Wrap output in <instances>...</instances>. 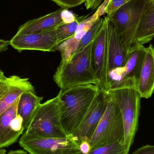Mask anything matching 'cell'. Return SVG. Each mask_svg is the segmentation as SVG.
<instances>
[{
	"mask_svg": "<svg viewBox=\"0 0 154 154\" xmlns=\"http://www.w3.org/2000/svg\"><path fill=\"white\" fill-rule=\"evenodd\" d=\"M115 100L121 111L124 123V142L129 153L138 127L141 97L138 82L128 79L107 91Z\"/></svg>",
	"mask_w": 154,
	"mask_h": 154,
	"instance_id": "cell-2",
	"label": "cell"
},
{
	"mask_svg": "<svg viewBox=\"0 0 154 154\" xmlns=\"http://www.w3.org/2000/svg\"><path fill=\"white\" fill-rule=\"evenodd\" d=\"M19 99L0 115V149L15 143L25 129L22 119L17 114Z\"/></svg>",
	"mask_w": 154,
	"mask_h": 154,
	"instance_id": "cell-12",
	"label": "cell"
},
{
	"mask_svg": "<svg viewBox=\"0 0 154 154\" xmlns=\"http://www.w3.org/2000/svg\"><path fill=\"white\" fill-rule=\"evenodd\" d=\"M62 10L60 8L55 11L26 22L19 27L15 34L36 33L57 28L63 23L61 18Z\"/></svg>",
	"mask_w": 154,
	"mask_h": 154,
	"instance_id": "cell-16",
	"label": "cell"
},
{
	"mask_svg": "<svg viewBox=\"0 0 154 154\" xmlns=\"http://www.w3.org/2000/svg\"><path fill=\"white\" fill-rule=\"evenodd\" d=\"M58 5L62 9H69L84 3L86 0H50Z\"/></svg>",
	"mask_w": 154,
	"mask_h": 154,
	"instance_id": "cell-23",
	"label": "cell"
},
{
	"mask_svg": "<svg viewBox=\"0 0 154 154\" xmlns=\"http://www.w3.org/2000/svg\"><path fill=\"white\" fill-rule=\"evenodd\" d=\"M106 92L107 106L90 142V151L117 141L124 142V123L121 111L114 98Z\"/></svg>",
	"mask_w": 154,
	"mask_h": 154,
	"instance_id": "cell-5",
	"label": "cell"
},
{
	"mask_svg": "<svg viewBox=\"0 0 154 154\" xmlns=\"http://www.w3.org/2000/svg\"><path fill=\"white\" fill-rule=\"evenodd\" d=\"M131 154H154V146L150 145L143 146Z\"/></svg>",
	"mask_w": 154,
	"mask_h": 154,
	"instance_id": "cell-26",
	"label": "cell"
},
{
	"mask_svg": "<svg viewBox=\"0 0 154 154\" xmlns=\"http://www.w3.org/2000/svg\"><path fill=\"white\" fill-rule=\"evenodd\" d=\"M107 104L106 91L99 89L82 121L71 135L79 145L84 141L90 143Z\"/></svg>",
	"mask_w": 154,
	"mask_h": 154,
	"instance_id": "cell-8",
	"label": "cell"
},
{
	"mask_svg": "<svg viewBox=\"0 0 154 154\" xmlns=\"http://www.w3.org/2000/svg\"><path fill=\"white\" fill-rule=\"evenodd\" d=\"M154 89V49L152 44L146 48L145 56L138 82L141 98L149 99Z\"/></svg>",
	"mask_w": 154,
	"mask_h": 154,
	"instance_id": "cell-15",
	"label": "cell"
},
{
	"mask_svg": "<svg viewBox=\"0 0 154 154\" xmlns=\"http://www.w3.org/2000/svg\"><path fill=\"white\" fill-rule=\"evenodd\" d=\"M6 150L4 148L0 149V154H6Z\"/></svg>",
	"mask_w": 154,
	"mask_h": 154,
	"instance_id": "cell-33",
	"label": "cell"
},
{
	"mask_svg": "<svg viewBox=\"0 0 154 154\" xmlns=\"http://www.w3.org/2000/svg\"><path fill=\"white\" fill-rule=\"evenodd\" d=\"M80 148L82 152L84 154L88 153L90 151V146L89 142L84 141L79 144Z\"/></svg>",
	"mask_w": 154,
	"mask_h": 154,
	"instance_id": "cell-27",
	"label": "cell"
},
{
	"mask_svg": "<svg viewBox=\"0 0 154 154\" xmlns=\"http://www.w3.org/2000/svg\"><path fill=\"white\" fill-rule=\"evenodd\" d=\"M78 16L67 9H63L61 12V18L63 23H70L77 20Z\"/></svg>",
	"mask_w": 154,
	"mask_h": 154,
	"instance_id": "cell-25",
	"label": "cell"
},
{
	"mask_svg": "<svg viewBox=\"0 0 154 154\" xmlns=\"http://www.w3.org/2000/svg\"><path fill=\"white\" fill-rule=\"evenodd\" d=\"M99 18L100 16L97 10L93 15L88 18H86L80 22L78 25L76 33L73 36L74 38L80 41L85 35L86 32L90 29L95 22Z\"/></svg>",
	"mask_w": 154,
	"mask_h": 154,
	"instance_id": "cell-22",
	"label": "cell"
},
{
	"mask_svg": "<svg viewBox=\"0 0 154 154\" xmlns=\"http://www.w3.org/2000/svg\"><path fill=\"white\" fill-rule=\"evenodd\" d=\"M127 2V0H110L106 6L105 13L107 15L113 13Z\"/></svg>",
	"mask_w": 154,
	"mask_h": 154,
	"instance_id": "cell-24",
	"label": "cell"
},
{
	"mask_svg": "<svg viewBox=\"0 0 154 154\" xmlns=\"http://www.w3.org/2000/svg\"><path fill=\"white\" fill-rule=\"evenodd\" d=\"M99 89L98 85L88 84L61 89L58 95L61 121L68 136L77 129Z\"/></svg>",
	"mask_w": 154,
	"mask_h": 154,
	"instance_id": "cell-1",
	"label": "cell"
},
{
	"mask_svg": "<svg viewBox=\"0 0 154 154\" xmlns=\"http://www.w3.org/2000/svg\"><path fill=\"white\" fill-rule=\"evenodd\" d=\"M9 45H10V41L0 39V53L7 50Z\"/></svg>",
	"mask_w": 154,
	"mask_h": 154,
	"instance_id": "cell-28",
	"label": "cell"
},
{
	"mask_svg": "<svg viewBox=\"0 0 154 154\" xmlns=\"http://www.w3.org/2000/svg\"><path fill=\"white\" fill-rule=\"evenodd\" d=\"M96 38L67 61H61L53 75L54 81L61 89L88 84L99 86L92 60Z\"/></svg>",
	"mask_w": 154,
	"mask_h": 154,
	"instance_id": "cell-3",
	"label": "cell"
},
{
	"mask_svg": "<svg viewBox=\"0 0 154 154\" xmlns=\"http://www.w3.org/2000/svg\"><path fill=\"white\" fill-rule=\"evenodd\" d=\"M154 36V0H149L137 28L133 44L144 45L152 41Z\"/></svg>",
	"mask_w": 154,
	"mask_h": 154,
	"instance_id": "cell-17",
	"label": "cell"
},
{
	"mask_svg": "<svg viewBox=\"0 0 154 154\" xmlns=\"http://www.w3.org/2000/svg\"><path fill=\"white\" fill-rule=\"evenodd\" d=\"M103 1V0H95L91 9H93V10L96 9L101 5V2Z\"/></svg>",
	"mask_w": 154,
	"mask_h": 154,
	"instance_id": "cell-31",
	"label": "cell"
},
{
	"mask_svg": "<svg viewBox=\"0 0 154 154\" xmlns=\"http://www.w3.org/2000/svg\"><path fill=\"white\" fill-rule=\"evenodd\" d=\"M127 1H129V0H127Z\"/></svg>",
	"mask_w": 154,
	"mask_h": 154,
	"instance_id": "cell-34",
	"label": "cell"
},
{
	"mask_svg": "<svg viewBox=\"0 0 154 154\" xmlns=\"http://www.w3.org/2000/svg\"><path fill=\"white\" fill-rule=\"evenodd\" d=\"M5 76V75L4 73L3 72L2 70L0 69V79L3 78Z\"/></svg>",
	"mask_w": 154,
	"mask_h": 154,
	"instance_id": "cell-32",
	"label": "cell"
},
{
	"mask_svg": "<svg viewBox=\"0 0 154 154\" xmlns=\"http://www.w3.org/2000/svg\"><path fill=\"white\" fill-rule=\"evenodd\" d=\"M149 0H129L107 17L113 23L127 50L133 40L142 14Z\"/></svg>",
	"mask_w": 154,
	"mask_h": 154,
	"instance_id": "cell-6",
	"label": "cell"
},
{
	"mask_svg": "<svg viewBox=\"0 0 154 154\" xmlns=\"http://www.w3.org/2000/svg\"><path fill=\"white\" fill-rule=\"evenodd\" d=\"M28 91H35L28 78L17 75L0 79V115L11 107L20 95Z\"/></svg>",
	"mask_w": 154,
	"mask_h": 154,
	"instance_id": "cell-14",
	"label": "cell"
},
{
	"mask_svg": "<svg viewBox=\"0 0 154 154\" xmlns=\"http://www.w3.org/2000/svg\"><path fill=\"white\" fill-rule=\"evenodd\" d=\"M88 16L79 17L77 20L70 23H62L56 28V35L59 44L73 37L79 23Z\"/></svg>",
	"mask_w": 154,
	"mask_h": 154,
	"instance_id": "cell-19",
	"label": "cell"
},
{
	"mask_svg": "<svg viewBox=\"0 0 154 154\" xmlns=\"http://www.w3.org/2000/svg\"><path fill=\"white\" fill-rule=\"evenodd\" d=\"M56 28L36 33L15 34L10 41V45L19 52L24 50L54 52L59 45Z\"/></svg>",
	"mask_w": 154,
	"mask_h": 154,
	"instance_id": "cell-9",
	"label": "cell"
},
{
	"mask_svg": "<svg viewBox=\"0 0 154 154\" xmlns=\"http://www.w3.org/2000/svg\"><path fill=\"white\" fill-rule=\"evenodd\" d=\"M146 50V48L143 45L138 43L132 45L128 51L127 60L124 68L118 72L109 73V89L128 79H134L138 82L145 56Z\"/></svg>",
	"mask_w": 154,
	"mask_h": 154,
	"instance_id": "cell-13",
	"label": "cell"
},
{
	"mask_svg": "<svg viewBox=\"0 0 154 154\" xmlns=\"http://www.w3.org/2000/svg\"><path fill=\"white\" fill-rule=\"evenodd\" d=\"M24 135L32 137H67L61 121L58 96L41 104L33 116Z\"/></svg>",
	"mask_w": 154,
	"mask_h": 154,
	"instance_id": "cell-4",
	"label": "cell"
},
{
	"mask_svg": "<svg viewBox=\"0 0 154 154\" xmlns=\"http://www.w3.org/2000/svg\"><path fill=\"white\" fill-rule=\"evenodd\" d=\"M124 142L117 141L110 144L99 147L86 154H128Z\"/></svg>",
	"mask_w": 154,
	"mask_h": 154,
	"instance_id": "cell-21",
	"label": "cell"
},
{
	"mask_svg": "<svg viewBox=\"0 0 154 154\" xmlns=\"http://www.w3.org/2000/svg\"><path fill=\"white\" fill-rule=\"evenodd\" d=\"M43 97L36 95L35 91H28L23 93L19 99L17 114L22 119L26 129L33 116L41 104Z\"/></svg>",
	"mask_w": 154,
	"mask_h": 154,
	"instance_id": "cell-18",
	"label": "cell"
},
{
	"mask_svg": "<svg viewBox=\"0 0 154 154\" xmlns=\"http://www.w3.org/2000/svg\"><path fill=\"white\" fill-rule=\"evenodd\" d=\"M95 1V0H86L85 5L87 10L92 8Z\"/></svg>",
	"mask_w": 154,
	"mask_h": 154,
	"instance_id": "cell-29",
	"label": "cell"
},
{
	"mask_svg": "<svg viewBox=\"0 0 154 154\" xmlns=\"http://www.w3.org/2000/svg\"><path fill=\"white\" fill-rule=\"evenodd\" d=\"M106 24L108 54V75L124 68L128 57V51L113 23L107 16Z\"/></svg>",
	"mask_w": 154,
	"mask_h": 154,
	"instance_id": "cell-11",
	"label": "cell"
},
{
	"mask_svg": "<svg viewBox=\"0 0 154 154\" xmlns=\"http://www.w3.org/2000/svg\"><path fill=\"white\" fill-rule=\"evenodd\" d=\"M8 154H29L23 150H19L15 151H11Z\"/></svg>",
	"mask_w": 154,
	"mask_h": 154,
	"instance_id": "cell-30",
	"label": "cell"
},
{
	"mask_svg": "<svg viewBox=\"0 0 154 154\" xmlns=\"http://www.w3.org/2000/svg\"><path fill=\"white\" fill-rule=\"evenodd\" d=\"M105 20V18H99L95 22L83 38L80 40L77 48L73 55L83 50L96 38L104 24Z\"/></svg>",
	"mask_w": 154,
	"mask_h": 154,
	"instance_id": "cell-20",
	"label": "cell"
},
{
	"mask_svg": "<svg viewBox=\"0 0 154 154\" xmlns=\"http://www.w3.org/2000/svg\"><path fill=\"white\" fill-rule=\"evenodd\" d=\"M19 144L30 154H84L71 135L46 138L32 137L23 134Z\"/></svg>",
	"mask_w": 154,
	"mask_h": 154,
	"instance_id": "cell-7",
	"label": "cell"
},
{
	"mask_svg": "<svg viewBox=\"0 0 154 154\" xmlns=\"http://www.w3.org/2000/svg\"><path fill=\"white\" fill-rule=\"evenodd\" d=\"M92 60L94 71L99 83V87L100 89L107 91L109 89L110 82L105 20L93 45Z\"/></svg>",
	"mask_w": 154,
	"mask_h": 154,
	"instance_id": "cell-10",
	"label": "cell"
}]
</instances>
